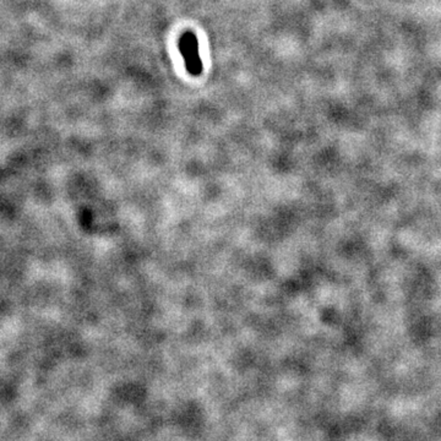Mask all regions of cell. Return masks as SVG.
Returning a JSON list of instances; mask_svg holds the SVG:
<instances>
[{"mask_svg":"<svg viewBox=\"0 0 441 441\" xmlns=\"http://www.w3.org/2000/svg\"><path fill=\"white\" fill-rule=\"evenodd\" d=\"M179 51L183 55L187 73L194 76L200 75L202 71V63L200 59L196 36L192 32L184 33L179 39Z\"/></svg>","mask_w":441,"mask_h":441,"instance_id":"6da1fadb","label":"cell"}]
</instances>
